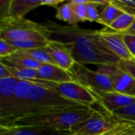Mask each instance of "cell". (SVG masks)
Returning a JSON list of instances; mask_svg holds the SVG:
<instances>
[{
    "label": "cell",
    "mask_w": 135,
    "mask_h": 135,
    "mask_svg": "<svg viewBox=\"0 0 135 135\" xmlns=\"http://www.w3.org/2000/svg\"><path fill=\"white\" fill-rule=\"evenodd\" d=\"M42 24L46 28L48 40L67 46L77 63L111 66L120 61L102 44L97 30L81 28L78 25H64L51 20Z\"/></svg>",
    "instance_id": "cell-1"
},
{
    "label": "cell",
    "mask_w": 135,
    "mask_h": 135,
    "mask_svg": "<svg viewBox=\"0 0 135 135\" xmlns=\"http://www.w3.org/2000/svg\"><path fill=\"white\" fill-rule=\"evenodd\" d=\"M97 109L79 108L55 110L31 115H21L0 120V127L6 128L40 127L59 131H70L93 116Z\"/></svg>",
    "instance_id": "cell-2"
},
{
    "label": "cell",
    "mask_w": 135,
    "mask_h": 135,
    "mask_svg": "<svg viewBox=\"0 0 135 135\" xmlns=\"http://www.w3.org/2000/svg\"><path fill=\"white\" fill-rule=\"evenodd\" d=\"M89 107H85L84 105L70 100L51 89L33 84L30 94L28 97L26 110L22 115L19 116L31 115L49 111Z\"/></svg>",
    "instance_id": "cell-3"
},
{
    "label": "cell",
    "mask_w": 135,
    "mask_h": 135,
    "mask_svg": "<svg viewBox=\"0 0 135 135\" xmlns=\"http://www.w3.org/2000/svg\"><path fill=\"white\" fill-rule=\"evenodd\" d=\"M0 38L7 41H48L47 33L43 24L25 17L16 18L8 16L0 18Z\"/></svg>",
    "instance_id": "cell-4"
},
{
    "label": "cell",
    "mask_w": 135,
    "mask_h": 135,
    "mask_svg": "<svg viewBox=\"0 0 135 135\" xmlns=\"http://www.w3.org/2000/svg\"><path fill=\"white\" fill-rule=\"evenodd\" d=\"M30 81L33 84L51 89L62 97L85 107L93 108L95 104H97V100L92 92L77 82L55 83L41 79H36Z\"/></svg>",
    "instance_id": "cell-5"
},
{
    "label": "cell",
    "mask_w": 135,
    "mask_h": 135,
    "mask_svg": "<svg viewBox=\"0 0 135 135\" xmlns=\"http://www.w3.org/2000/svg\"><path fill=\"white\" fill-rule=\"evenodd\" d=\"M123 120L106 111L97 110L85 122L70 129V135H102L118 127Z\"/></svg>",
    "instance_id": "cell-6"
},
{
    "label": "cell",
    "mask_w": 135,
    "mask_h": 135,
    "mask_svg": "<svg viewBox=\"0 0 135 135\" xmlns=\"http://www.w3.org/2000/svg\"><path fill=\"white\" fill-rule=\"evenodd\" d=\"M70 73L74 81L93 91H115L110 78L100 71L93 70L85 65L75 63Z\"/></svg>",
    "instance_id": "cell-7"
},
{
    "label": "cell",
    "mask_w": 135,
    "mask_h": 135,
    "mask_svg": "<svg viewBox=\"0 0 135 135\" xmlns=\"http://www.w3.org/2000/svg\"><path fill=\"white\" fill-rule=\"evenodd\" d=\"M97 34L102 44L119 60H127L134 58L130 52L125 40L124 33L104 27L97 30Z\"/></svg>",
    "instance_id": "cell-8"
},
{
    "label": "cell",
    "mask_w": 135,
    "mask_h": 135,
    "mask_svg": "<svg viewBox=\"0 0 135 135\" xmlns=\"http://www.w3.org/2000/svg\"><path fill=\"white\" fill-rule=\"evenodd\" d=\"M97 70L110 78L115 91L135 97V80L128 73L120 69L117 64L99 66Z\"/></svg>",
    "instance_id": "cell-9"
},
{
    "label": "cell",
    "mask_w": 135,
    "mask_h": 135,
    "mask_svg": "<svg viewBox=\"0 0 135 135\" xmlns=\"http://www.w3.org/2000/svg\"><path fill=\"white\" fill-rule=\"evenodd\" d=\"M90 91L97 98V104L100 105L104 111L111 114L116 110L127 108L135 103L134 97L125 95L116 91Z\"/></svg>",
    "instance_id": "cell-10"
},
{
    "label": "cell",
    "mask_w": 135,
    "mask_h": 135,
    "mask_svg": "<svg viewBox=\"0 0 135 135\" xmlns=\"http://www.w3.org/2000/svg\"><path fill=\"white\" fill-rule=\"evenodd\" d=\"M44 49L54 63L66 70L70 71L76 63L70 48L60 42L48 40Z\"/></svg>",
    "instance_id": "cell-11"
},
{
    "label": "cell",
    "mask_w": 135,
    "mask_h": 135,
    "mask_svg": "<svg viewBox=\"0 0 135 135\" xmlns=\"http://www.w3.org/2000/svg\"><path fill=\"white\" fill-rule=\"evenodd\" d=\"M36 70L38 79L55 83L75 82L70 71L66 70L55 64L44 63Z\"/></svg>",
    "instance_id": "cell-12"
},
{
    "label": "cell",
    "mask_w": 135,
    "mask_h": 135,
    "mask_svg": "<svg viewBox=\"0 0 135 135\" xmlns=\"http://www.w3.org/2000/svg\"><path fill=\"white\" fill-rule=\"evenodd\" d=\"M69 131H59L40 127L6 128L0 127V135H69Z\"/></svg>",
    "instance_id": "cell-13"
},
{
    "label": "cell",
    "mask_w": 135,
    "mask_h": 135,
    "mask_svg": "<svg viewBox=\"0 0 135 135\" xmlns=\"http://www.w3.org/2000/svg\"><path fill=\"white\" fill-rule=\"evenodd\" d=\"M42 0H10L8 17L23 18L25 14L38 6H41Z\"/></svg>",
    "instance_id": "cell-14"
},
{
    "label": "cell",
    "mask_w": 135,
    "mask_h": 135,
    "mask_svg": "<svg viewBox=\"0 0 135 135\" xmlns=\"http://www.w3.org/2000/svg\"><path fill=\"white\" fill-rule=\"evenodd\" d=\"M17 80L12 76L0 78V112H3L13 100Z\"/></svg>",
    "instance_id": "cell-15"
},
{
    "label": "cell",
    "mask_w": 135,
    "mask_h": 135,
    "mask_svg": "<svg viewBox=\"0 0 135 135\" xmlns=\"http://www.w3.org/2000/svg\"><path fill=\"white\" fill-rule=\"evenodd\" d=\"M0 62L17 67L30 68V69H36V70H37L42 65V63L35 61L33 59H31L29 58H27L17 52L4 59H1Z\"/></svg>",
    "instance_id": "cell-16"
},
{
    "label": "cell",
    "mask_w": 135,
    "mask_h": 135,
    "mask_svg": "<svg viewBox=\"0 0 135 135\" xmlns=\"http://www.w3.org/2000/svg\"><path fill=\"white\" fill-rule=\"evenodd\" d=\"M123 13L120 9L112 3V0H109L108 3L103 6V9L100 13V24L109 28L114 21Z\"/></svg>",
    "instance_id": "cell-17"
},
{
    "label": "cell",
    "mask_w": 135,
    "mask_h": 135,
    "mask_svg": "<svg viewBox=\"0 0 135 135\" xmlns=\"http://www.w3.org/2000/svg\"><path fill=\"white\" fill-rule=\"evenodd\" d=\"M55 18L66 22L70 26H78L79 23L70 2L62 3L56 9Z\"/></svg>",
    "instance_id": "cell-18"
},
{
    "label": "cell",
    "mask_w": 135,
    "mask_h": 135,
    "mask_svg": "<svg viewBox=\"0 0 135 135\" xmlns=\"http://www.w3.org/2000/svg\"><path fill=\"white\" fill-rule=\"evenodd\" d=\"M7 70L9 71L12 77L18 79V80H24V81H32L38 79L37 78V70L36 69H30V68H22V67H17L13 66H10L8 64H5L2 62Z\"/></svg>",
    "instance_id": "cell-19"
},
{
    "label": "cell",
    "mask_w": 135,
    "mask_h": 135,
    "mask_svg": "<svg viewBox=\"0 0 135 135\" xmlns=\"http://www.w3.org/2000/svg\"><path fill=\"white\" fill-rule=\"evenodd\" d=\"M17 52L27 58L37 61L42 64H44V63L55 64L51 58L49 56V55L44 49V47L28 49V50H18Z\"/></svg>",
    "instance_id": "cell-20"
},
{
    "label": "cell",
    "mask_w": 135,
    "mask_h": 135,
    "mask_svg": "<svg viewBox=\"0 0 135 135\" xmlns=\"http://www.w3.org/2000/svg\"><path fill=\"white\" fill-rule=\"evenodd\" d=\"M134 21L135 16L123 13L114 21V22L110 25L109 28L115 31L125 33L131 28Z\"/></svg>",
    "instance_id": "cell-21"
},
{
    "label": "cell",
    "mask_w": 135,
    "mask_h": 135,
    "mask_svg": "<svg viewBox=\"0 0 135 135\" xmlns=\"http://www.w3.org/2000/svg\"><path fill=\"white\" fill-rule=\"evenodd\" d=\"M109 1H95L89 0L86 4V15L87 21L91 22H97L100 24V13L98 11L99 6H104Z\"/></svg>",
    "instance_id": "cell-22"
},
{
    "label": "cell",
    "mask_w": 135,
    "mask_h": 135,
    "mask_svg": "<svg viewBox=\"0 0 135 135\" xmlns=\"http://www.w3.org/2000/svg\"><path fill=\"white\" fill-rule=\"evenodd\" d=\"M13 47L17 48L18 50H28V49H35V48H41L44 47L47 43L44 41H36L32 40H17V41H8Z\"/></svg>",
    "instance_id": "cell-23"
},
{
    "label": "cell",
    "mask_w": 135,
    "mask_h": 135,
    "mask_svg": "<svg viewBox=\"0 0 135 135\" xmlns=\"http://www.w3.org/2000/svg\"><path fill=\"white\" fill-rule=\"evenodd\" d=\"M112 114L121 120L135 124V103L127 108L116 110Z\"/></svg>",
    "instance_id": "cell-24"
},
{
    "label": "cell",
    "mask_w": 135,
    "mask_h": 135,
    "mask_svg": "<svg viewBox=\"0 0 135 135\" xmlns=\"http://www.w3.org/2000/svg\"><path fill=\"white\" fill-rule=\"evenodd\" d=\"M89 0H71L69 1L73 7L74 12L79 22L87 21L86 4Z\"/></svg>",
    "instance_id": "cell-25"
},
{
    "label": "cell",
    "mask_w": 135,
    "mask_h": 135,
    "mask_svg": "<svg viewBox=\"0 0 135 135\" xmlns=\"http://www.w3.org/2000/svg\"><path fill=\"white\" fill-rule=\"evenodd\" d=\"M112 2L123 13L135 16V0H112Z\"/></svg>",
    "instance_id": "cell-26"
},
{
    "label": "cell",
    "mask_w": 135,
    "mask_h": 135,
    "mask_svg": "<svg viewBox=\"0 0 135 135\" xmlns=\"http://www.w3.org/2000/svg\"><path fill=\"white\" fill-rule=\"evenodd\" d=\"M18 51L7 40L0 38V59L15 54Z\"/></svg>",
    "instance_id": "cell-27"
},
{
    "label": "cell",
    "mask_w": 135,
    "mask_h": 135,
    "mask_svg": "<svg viewBox=\"0 0 135 135\" xmlns=\"http://www.w3.org/2000/svg\"><path fill=\"white\" fill-rule=\"evenodd\" d=\"M117 66L125 72L128 73L135 80V57L131 59L120 60L117 63Z\"/></svg>",
    "instance_id": "cell-28"
},
{
    "label": "cell",
    "mask_w": 135,
    "mask_h": 135,
    "mask_svg": "<svg viewBox=\"0 0 135 135\" xmlns=\"http://www.w3.org/2000/svg\"><path fill=\"white\" fill-rule=\"evenodd\" d=\"M124 40L130 52L135 57V35L124 33Z\"/></svg>",
    "instance_id": "cell-29"
},
{
    "label": "cell",
    "mask_w": 135,
    "mask_h": 135,
    "mask_svg": "<svg viewBox=\"0 0 135 135\" xmlns=\"http://www.w3.org/2000/svg\"><path fill=\"white\" fill-rule=\"evenodd\" d=\"M9 2L10 0H0V18L7 16Z\"/></svg>",
    "instance_id": "cell-30"
},
{
    "label": "cell",
    "mask_w": 135,
    "mask_h": 135,
    "mask_svg": "<svg viewBox=\"0 0 135 135\" xmlns=\"http://www.w3.org/2000/svg\"><path fill=\"white\" fill-rule=\"evenodd\" d=\"M62 3H64V0H42L41 6H51L57 9Z\"/></svg>",
    "instance_id": "cell-31"
},
{
    "label": "cell",
    "mask_w": 135,
    "mask_h": 135,
    "mask_svg": "<svg viewBox=\"0 0 135 135\" xmlns=\"http://www.w3.org/2000/svg\"><path fill=\"white\" fill-rule=\"evenodd\" d=\"M11 74L9 73V71L7 70V68L6 67V66L0 62V78H6V77H10Z\"/></svg>",
    "instance_id": "cell-32"
},
{
    "label": "cell",
    "mask_w": 135,
    "mask_h": 135,
    "mask_svg": "<svg viewBox=\"0 0 135 135\" xmlns=\"http://www.w3.org/2000/svg\"><path fill=\"white\" fill-rule=\"evenodd\" d=\"M125 33L126 34H131V35H135V21Z\"/></svg>",
    "instance_id": "cell-33"
}]
</instances>
